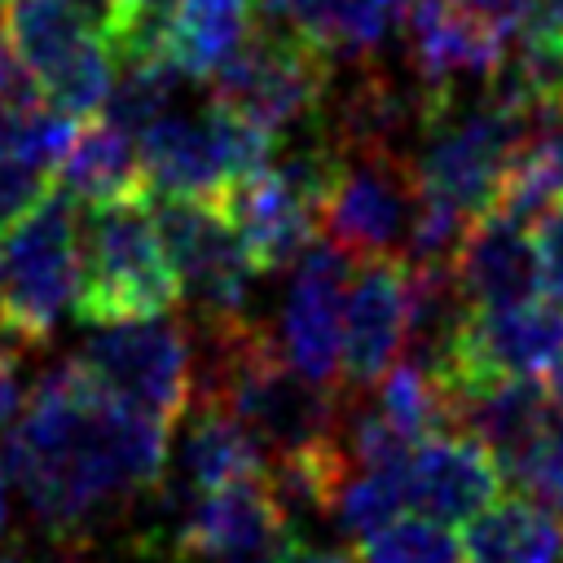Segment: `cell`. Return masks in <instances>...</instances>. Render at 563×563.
Wrapping results in <instances>:
<instances>
[{
	"instance_id": "1",
	"label": "cell",
	"mask_w": 563,
	"mask_h": 563,
	"mask_svg": "<svg viewBox=\"0 0 563 563\" xmlns=\"http://www.w3.org/2000/svg\"><path fill=\"white\" fill-rule=\"evenodd\" d=\"M4 462L35 523L79 545L167 471V422L101 391L79 361L53 365L4 431Z\"/></svg>"
},
{
	"instance_id": "2",
	"label": "cell",
	"mask_w": 563,
	"mask_h": 563,
	"mask_svg": "<svg viewBox=\"0 0 563 563\" xmlns=\"http://www.w3.org/2000/svg\"><path fill=\"white\" fill-rule=\"evenodd\" d=\"M79 251H84V273L75 295L79 321L106 325L123 317H158L180 303V286L145 198L88 207L79 216Z\"/></svg>"
},
{
	"instance_id": "3",
	"label": "cell",
	"mask_w": 563,
	"mask_h": 563,
	"mask_svg": "<svg viewBox=\"0 0 563 563\" xmlns=\"http://www.w3.org/2000/svg\"><path fill=\"white\" fill-rule=\"evenodd\" d=\"M79 273V207L62 185H53L13 229H4L0 317L31 343H44L62 312L75 308Z\"/></svg>"
},
{
	"instance_id": "4",
	"label": "cell",
	"mask_w": 563,
	"mask_h": 563,
	"mask_svg": "<svg viewBox=\"0 0 563 563\" xmlns=\"http://www.w3.org/2000/svg\"><path fill=\"white\" fill-rule=\"evenodd\" d=\"M273 145L264 128L211 101L202 114H163L141 132L136 150L150 198H220L268 167Z\"/></svg>"
},
{
	"instance_id": "5",
	"label": "cell",
	"mask_w": 563,
	"mask_h": 563,
	"mask_svg": "<svg viewBox=\"0 0 563 563\" xmlns=\"http://www.w3.org/2000/svg\"><path fill=\"white\" fill-rule=\"evenodd\" d=\"M0 26L40 92L70 119H92L114 84V48L75 0H0Z\"/></svg>"
},
{
	"instance_id": "6",
	"label": "cell",
	"mask_w": 563,
	"mask_h": 563,
	"mask_svg": "<svg viewBox=\"0 0 563 563\" xmlns=\"http://www.w3.org/2000/svg\"><path fill=\"white\" fill-rule=\"evenodd\" d=\"M330 57L317 53L308 40L282 26H255L246 48L211 79L216 106L251 119L273 141L286 132H303L321 119L330 97Z\"/></svg>"
},
{
	"instance_id": "7",
	"label": "cell",
	"mask_w": 563,
	"mask_h": 563,
	"mask_svg": "<svg viewBox=\"0 0 563 563\" xmlns=\"http://www.w3.org/2000/svg\"><path fill=\"white\" fill-rule=\"evenodd\" d=\"M75 361L101 391L163 418L167 427L194 400V343L167 312L92 325Z\"/></svg>"
},
{
	"instance_id": "8",
	"label": "cell",
	"mask_w": 563,
	"mask_h": 563,
	"mask_svg": "<svg viewBox=\"0 0 563 563\" xmlns=\"http://www.w3.org/2000/svg\"><path fill=\"white\" fill-rule=\"evenodd\" d=\"M154 224L194 317L246 312L251 282L260 277L242 233L216 198H154Z\"/></svg>"
},
{
	"instance_id": "9",
	"label": "cell",
	"mask_w": 563,
	"mask_h": 563,
	"mask_svg": "<svg viewBox=\"0 0 563 563\" xmlns=\"http://www.w3.org/2000/svg\"><path fill=\"white\" fill-rule=\"evenodd\" d=\"M418 198H422V185H418L413 158L383 154V150L343 154L339 180L321 202V233L356 260H374V255L400 260Z\"/></svg>"
},
{
	"instance_id": "10",
	"label": "cell",
	"mask_w": 563,
	"mask_h": 563,
	"mask_svg": "<svg viewBox=\"0 0 563 563\" xmlns=\"http://www.w3.org/2000/svg\"><path fill=\"white\" fill-rule=\"evenodd\" d=\"M347 251L330 238L312 242L295 264L277 308V347L282 356L317 383L343 378V295H347Z\"/></svg>"
},
{
	"instance_id": "11",
	"label": "cell",
	"mask_w": 563,
	"mask_h": 563,
	"mask_svg": "<svg viewBox=\"0 0 563 563\" xmlns=\"http://www.w3.org/2000/svg\"><path fill=\"white\" fill-rule=\"evenodd\" d=\"M295 528L268 493L264 475L211 488L185 515L172 554L185 563H282Z\"/></svg>"
},
{
	"instance_id": "12",
	"label": "cell",
	"mask_w": 563,
	"mask_h": 563,
	"mask_svg": "<svg viewBox=\"0 0 563 563\" xmlns=\"http://www.w3.org/2000/svg\"><path fill=\"white\" fill-rule=\"evenodd\" d=\"M510 48V31L475 13L466 0H409L405 53L409 70L440 97L475 92L493 79Z\"/></svg>"
},
{
	"instance_id": "13",
	"label": "cell",
	"mask_w": 563,
	"mask_h": 563,
	"mask_svg": "<svg viewBox=\"0 0 563 563\" xmlns=\"http://www.w3.org/2000/svg\"><path fill=\"white\" fill-rule=\"evenodd\" d=\"M563 356V308L545 299H519L501 308H471L449 365L440 378H484V374H523L541 378Z\"/></svg>"
},
{
	"instance_id": "14",
	"label": "cell",
	"mask_w": 563,
	"mask_h": 563,
	"mask_svg": "<svg viewBox=\"0 0 563 563\" xmlns=\"http://www.w3.org/2000/svg\"><path fill=\"white\" fill-rule=\"evenodd\" d=\"M409 339V268L396 255L361 260L343 295V391L374 387Z\"/></svg>"
},
{
	"instance_id": "15",
	"label": "cell",
	"mask_w": 563,
	"mask_h": 563,
	"mask_svg": "<svg viewBox=\"0 0 563 563\" xmlns=\"http://www.w3.org/2000/svg\"><path fill=\"white\" fill-rule=\"evenodd\" d=\"M409 510L431 515L440 523H466L501 493L497 457L466 431H435L413 444L405 457Z\"/></svg>"
},
{
	"instance_id": "16",
	"label": "cell",
	"mask_w": 563,
	"mask_h": 563,
	"mask_svg": "<svg viewBox=\"0 0 563 563\" xmlns=\"http://www.w3.org/2000/svg\"><path fill=\"white\" fill-rule=\"evenodd\" d=\"M216 202L224 207V216L242 233L260 273L290 268L312 246V233L321 229V211L273 163L260 167L255 176L229 185Z\"/></svg>"
},
{
	"instance_id": "17",
	"label": "cell",
	"mask_w": 563,
	"mask_h": 563,
	"mask_svg": "<svg viewBox=\"0 0 563 563\" xmlns=\"http://www.w3.org/2000/svg\"><path fill=\"white\" fill-rule=\"evenodd\" d=\"M444 391H449V431L475 435L497 457V466L510 453H519L537 435V427L554 413L550 387L523 374L444 378Z\"/></svg>"
},
{
	"instance_id": "18",
	"label": "cell",
	"mask_w": 563,
	"mask_h": 563,
	"mask_svg": "<svg viewBox=\"0 0 563 563\" xmlns=\"http://www.w3.org/2000/svg\"><path fill=\"white\" fill-rule=\"evenodd\" d=\"M453 277L471 308H501L541 295V260L532 229L497 211L475 216L453 255Z\"/></svg>"
},
{
	"instance_id": "19",
	"label": "cell",
	"mask_w": 563,
	"mask_h": 563,
	"mask_svg": "<svg viewBox=\"0 0 563 563\" xmlns=\"http://www.w3.org/2000/svg\"><path fill=\"white\" fill-rule=\"evenodd\" d=\"M255 4L273 26L295 31L330 62L374 57L409 13V0H255Z\"/></svg>"
},
{
	"instance_id": "20",
	"label": "cell",
	"mask_w": 563,
	"mask_h": 563,
	"mask_svg": "<svg viewBox=\"0 0 563 563\" xmlns=\"http://www.w3.org/2000/svg\"><path fill=\"white\" fill-rule=\"evenodd\" d=\"M180 418H185V431H180L176 453H167V471H163L172 484H180L189 493H211L233 479L264 475L268 462H264L260 444L246 435V427L224 405L189 400V409Z\"/></svg>"
},
{
	"instance_id": "21",
	"label": "cell",
	"mask_w": 563,
	"mask_h": 563,
	"mask_svg": "<svg viewBox=\"0 0 563 563\" xmlns=\"http://www.w3.org/2000/svg\"><path fill=\"white\" fill-rule=\"evenodd\" d=\"M255 0H167L163 57L185 79H216L255 35Z\"/></svg>"
},
{
	"instance_id": "22",
	"label": "cell",
	"mask_w": 563,
	"mask_h": 563,
	"mask_svg": "<svg viewBox=\"0 0 563 563\" xmlns=\"http://www.w3.org/2000/svg\"><path fill=\"white\" fill-rule=\"evenodd\" d=\"M57 180L70 198H79L88 207L119 202V198H150L145 176H141L136 136L97 114L75 128V141L66 145V154L57 163Z\"/></svg>"
},
{
	"instance_id": "23",
	"label": "cell",
	"mask_w": 563,
	"mask_h": 563,
	"mask_svg": "<svg viewBox=\"0 0 563 563\" xmlns=\"http://www.w3.org/2000/svg\"><path fill=\"white\" fill-rule=\"evenodd\" d=\"M563 519L550 510L523 501V497H501L484 506L475 519H466L462 532V563H559L563 550Z\"/></svg>"
},
{
	"instance_id": "24",
	"label": "cell",
	"mask_w": 563,
	"mask_h": 563,
	"mask_svg": "<svg viewBox=\"0 0 563 563\" xmlns=\"http://www.w3.org/2000/svg\"><path fill=\"white\" fill-rule=\"evenodd\" d=\"M409 510V484H405V462L400 466H347L343 479L330 493L325 519L334 523L339 537L361 541L391 523L396 515Z\"/></svg>"
},
{
	"instance_id": "25",
	"label": "cell",
	"mask_w": 563,
	"mask_h": 563,
	"mask_svg": "<svg viewBox=\"0 0 563 563\" xmlns=\"http://www.w3.org/2000/svg\"><path fill=\"white\" fill-rule=\"evenodd\" d=\"M180 70L167 57H141V62H123L119 79L106 92V119L119 123L123 132L141 136L150 123H158L163 114H172V97L180 88Z\"/></svg>"
},
{
	"instance_id": "26",
	"label": "cell",
	"mask_w": 563,
	"mask_h": 563,
	"mask_svg": "<svg viewBox=\"0 0 563 563\" xmlns=\"http://www.w3.org/2000/svg\"><path fill=\"white\" fill-rule=\"evenodd\" d=\"M501 484L515 497H523V501L550 510L554 519H563V409L559 405L537 427V435L501 462Z\"/></svg>"
},
{
	"instance_id": "27",
	"label": "cell",
	"mask_w": 563,
	"mask_h": 563,
	"mask_svg": "<svg viewBox=\"0 0 563 563\" xmlns=\"http://www.w3.org/2000/svg\"><path fill=\"white\" fill-rule=\"evenodd\" d=\"M356 563H462V545L449 532V523L405 510L378 532L356 541Z\"/></svg>"
},
{
	"instance_id": "28",
	"label": "cell",
	"mask_w": 563,
	"mask_h": 563,
	"mask_svg": "<svg viewBox=\"0 0 563 563\" xmlns=\"http://www.w3.org/2000/svg\"><path fill=\"white\" fill-rule=\"evenodd\" d=\"M48 189H53L48 172H40L13 154H0V233L13 229Z\"/></svg>"
},
{
	"instance_id": "29",
	"label": "cell",
	"mask_w": 563,
	"mask_h": 563,
	"mask_svg": "<svg viewBox=\"0 0 563 563\" xmlns=\"http://www.w3.org/2000/svg\"><path fill=\"white\" fill-rule=\"evenodd\" d=\"M532 238H537V260H541V290L563 308V202L550 207L532 224Z\"/></svg>"
},
{
	"instance_id": "30",
	"label": "cell",
	"mask_w": 563,
	"mask_h": 563,
	"mask_svg": "<svg viewBox=\"0 0 563 563\" xmlns=\"http://www.w3.org/2000/svg\"><path fill=\"white\" fill-rule=\"evenodd\" d=\"M519 35H528V40H563V0H528Z\"/></svg>"
},
{
	"instance_id": "31",
	"label": "cell",
	"mask_w": 563,
	"mask_h": 563,
	"mask_svg": "<svg viewBox=\"0 0 563 563\" xmlns=\"http://www.w3.org/2000/svg\"><path fill=\"white\" fill-rule=\"evenodd\" d=\"M475 13H484L488 22H497L501 31H510V35H519V22H523V9H528V0H466Z\"/></svg>"
},
{
	"instance_id": "32",
	"label": "cell",
	"mask_w": 563,
	"mask_h": 563,
	"mask_svg": "<svg viewBox=\"0 0 563 563\" xmlns=\"http://www.w3.org/2000/svg\"><path fill=\"white\" fill-rule=\"evenodd\" d=\"M282 563H356V554L334 550V545H312V541H290V550L282 554Z\"/></svg>"
},
{
	"instance_id": "33",
	"label": "cell",
	"mask_w": 563,
	"mask_h": 563,
	"mask_svg": "<svg viewBox=\"0 0 563 563\" xmlns=\"http://www.w3.org/2000/svg\"><path fill=\"white\" fill-rule=\"evenodd\" d=\"M541 145H545V154H550V163H554V172H559V185H563V106L559 110H550V119L541 123Z\"/></svg>"
},
{
	"instance_id": "34",
	"label": "cell",
	"mask_w": 563,
	"mask_h": 563,
	"mask_svg": "<svg viewBox=\"0 0 563 563\" xmlns=\"http://www.w3.org/2000/svg\"><path fill=\"white\" fill-rule=\"evenodd\" d=\"M9 488H13V475H9V462H4V449H0V537L9 532V510H13Z\"/></svg>"
},
{
	"instance_id": "35",
	"label": "cell",
	"mask_w": 563,
	"mask_h": 563,
	"mask_svg": "<svg viewBox=\"0 0 563 563\" xmlns=\"http://www.w3.org/2000/svg\"><path fill=\"white\" fill-rule=\"evenodd\" d=\"M145 4H150V0H110V31H106V40H110L136 9H145Z\"/></svg>"
},
{
	"instance_id": "36",
	"label": "cell",
	"mask_w": 563,
	"mask_h": 563,
	"mask_svg": "<svg viewBox=\"0 0 563 563\" xmlns=\"http://www.w3.org/2000/svg\"><path fill=\"white\" fill-rule=\"evenodd\" d=\"M550 400L563 409V356H559V365L550 369Z\"/></svg>"
},
{
	"instance_id": "37",
	"label": "cell",
	"mask_w": 563,
	"mask_h": 563,
	"mask_svg": "<svg viewBox=\"0 0 563 563\" xmlns=\"http://www.w3.org/2000/svg\"><path fill=\"white\" fill-rule=\"evenodd\" d=\"M0 563H31V559H22V554H0Z\"/></svg>"
},
{
	"instance_id": "38",
	"label": "cell",
	"mask_w": 563,
	"mask_h": 563,
	"mask_svg": "<svg viewBox=\"0 0 563 563\" xmlns=\"http://www.w3.org/2000/svg\"><path fill=\"white\" fill-rule=\"evenodd\" d=\"M559 563H563V550H559Z\"/></svg>"
}]
</instances>
